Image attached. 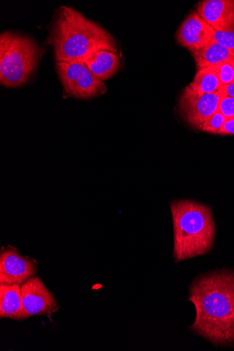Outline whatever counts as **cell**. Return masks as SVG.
<instances>
[{"label":"cell","instance_id":"10","mask_svg":"<svg viewBox=\"0 0 234 351\" xmlns=\"http://www.w3.org/2000/svg\"><path fill=\"white\" fill-rule=\"evenodd\" d=\"M196 12L215 31L234 25V0H204L198 4Z\"/></svg>","mask_w":234,"mask_h":351},{"label":"cell","instance_id":"4","mask_svg":"<svg viewBox=\"0 0 234 351\" xmlns=\"http://www.w3.org/2000/svg\"><path fill=\"white\" fill-rule=\"evenodd\" d=\"M44 54L36 41L26 36L5 32L0 36V82L6 87L23 85Z\"/></svg>","mask_w":234,"mask_h":351},{"label":"cell","instance_id":"1","mask_svg":"<svg viewBox=\"0 0 234 351\" xmlns=\"http://www.w3.org/2000/svg\"><path fill=\"white\" fill-rule=\"evenodd\" d=\"M189 300L196 308L191 329L213 343H234V272L222 271L196 278Z\"/></svg>","mask_w":234,"mask_h":351},{"label":"cell","instance_id":"7","mask_svg":"<svg viewBox=\"0 0 234 351\" xmlns=\"http://www.w3.org/2000/svg\"><path fill=\"white\" fill-rule=\"evenodd\" d=\"M20 287L23 306L22 321L32 316L51 314L58 309L55 297L39 277L32 276Z\"/></svg>","mask_w":234,"mask_h":351},{"label":"cell","instance_id":"5","mask_svg":"<svg viewBox=\"0 0 234 351\" xmlns=\"http://www.w3.org/2000/svg\"><path fill=\"white\" fill-rule=\"evenodd\" d=\"M56 69L65 92L75 99H93L107 91L105 82L96 77L83 62H58Z\"/></svg>","mask_w":234,"mask_h":351},{"label":"cell","instance_id":"19","mask_svg":"<svg viewBox=\"0 0 234 351\" xmlns=\"http://www.w3.org/2000/svg\"><path fill=\"white\" fill-rule=\"evenodd\" d=\"M218 135L233 136L234 135V118L226 119L222 126Z\"/></svg>","mask_w":234,"mask_h":351},{"label":"cell","instance_id":"12","mask_svg":"<svg viewBox=\"0 0 234 351\" xmlns=\"http://www.w3.org/2000/svg\"><path fill=\"white\" fill-rule=\"evenodd\" d=\"M20 286L0 284V317L22 321L23 306Z\"/></svg>","mask_w":234,"mask_h":351},{"label":"cell","instance_id":"8","mask_svg":"<svg viewBox=\"0 0 234 351\" xmlns=\"http://www.w3.org/2000/svg\"><path fill=\"white\" fill-rule=\"evenodd\" d=\"M37 265L31 259L22 256L16 248H3L0 255V284L21 285L37 274Z\"/></svg>","mask_w":234,"mask_h":351},{"label":"cell","instance_id":"2","mask_svg":"<svg viewBox=\"0 0 234 351\" xmlns=\"http://www.w3.org/2000/svg\"><path fill=\"white\" fill-rule=\"evenodd\" d=\"M48 43L54 48L56 62H84L93 52L102 49L117 51L108 30L76 10L65 6L56 13Z\"/></svg>","mask_w":234,"mask_h":351},{"label":"cell","instance_id":"3","mask_svg":"<svg viewBox=\"0 0 234 351\" xmlns=\"http://www.w3.org/2000/svg\"><path fill=\"white\" fill-rule=\"evenodd\" d=\"M176 262L209 253L214 244L215 224L210 208L190 200L171 204Z\"/></svg>","mask_w":234,"mask_h":351},{"label":"cell","instance_id":"6","mask_svg":"<svg viewBox=\"0 0 234 351\" xmlns=\"http://www.w3.org/2000/svg\"><path fill=\"white\" fill-rule=\"evenodd\" d=\"M222 97L218 92L199 95L187 86L180 99V113L191 126L200 130L204 122L218 111Z\"/></svg>","mask_w":234,"mask_h":351},{"label":"cell","instance_id":"13","mask_svg":"<svg viewBox=\"0 0 234 351\" xmlns=\"http://www.w3.org/2000/svg\"><path fill=\"white\" fill-rule=\"evenodd\" d=\"M198 70L213 67L234 59V52L215 41L192 52Z\"/></svg>","mask_w":234,"mask_h":351},{"label":"cell","instance_id":"16","mask_svg":"<svg viewBox=\"0 0 234 351\" xmlns=\"http://www.w3.org/2000/svg\"><path fill=\"white\" fill-rule=\"evenodd\" d=\"M221 85L224 86L234 82V59L213 66Z\"/></svg>","mask_w":234,"mask_h":351},{"label":"cell","instance_id":"18","mask_svg":"<svg viewBox=\"0 0 234 351\" xmlns=\"http://www.w3.org/2000/svg\"><path fill=\"white\" fill-rule=\"evenodd\" d=\"M218 110L226 118H234V99L222 97Z\"/></svg>","mask_w":234,"mask_h":351},{"label":"cell","instance_id":"9","mask_svg":"<svg viewBox=\"0 0 234 351\" xmlns=\"http://www.w3.org/2000/svg\"><path fill=\"white\" fill-rule=\"evenodd\" d=\"M215 30L196 12L190 14L178 29V43L191 53L213 41Z\"/></svg>","mask_w":234,"mask_h":351},{"label":"cell","instance_id":"20","mask_svg":"<svg viewBox=\"0 0 234 351\" xmlns=\"http://www.w3.org/2000/svg\"><path fill=\"white\" fill-rule=\"evenodd\" d=\"M218 93L224 97L234 99V82L224 86H221Z\"/></svg>","mask_w":234,"mask_h":351},{"label":"cell","instance_id":"14","mask_svg":"<svg viewBox=\"0 0 234 351\" xmlns=\"http://www.w3.org/2000/svg\"><path fill=\"white\" fill-rule=\"evenodd\" d=\"M189 86L196 93L205 95L217 93L222 85L213 67H208L198 70Z\"/></svg>","mask_w":234,"mask_h":351},{"label":"cell","instance_id":"11","mask_svg":"<svg viewBox=\"0 0 234 351\" xmlns=\"http://www.w3.org/2000/svg\"><path fill=\"white\" fill-rule=\"evenodd\" d=\"M83 63L96 77L104 82L117 73L121 66L117 51L106 49L95 51Z\"/></svg>","mask_w":234,"mask_h":351},{"label":"cell","instance_id":"17","mask_svg":"<svg viewBox=\"0 0 234 351\" xmlns=\"http://www.w3.org/2000/svg\"><path fill=\"white\" fill-rule=\"evenodd\" d=\"M213 40L234 52V25L225 29L215 31Z\"/></svg>","mask_w":234,"mask_h":351},{"label":"cell","instance_id":"15","mask_svg":"<svg viewBox=\"0 0 234 351\" xmlns=\"http://www.w3.org/2000/svg\"><path fill=\"white\" fill-rule=\"evenodd\" d=\"M226 118L218 110L209 117L200 126V131L218 135V133L224 123Z\"/></svg>","mask_w":234,"mask_h":351}]
</instances>
